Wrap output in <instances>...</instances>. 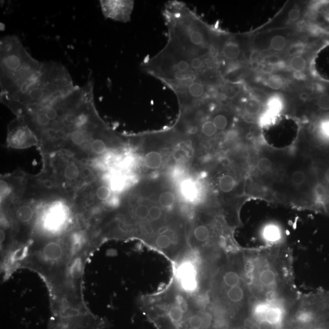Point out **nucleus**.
<instances>
[{
  "instance_id": "1",
  "label": "nucleus",
  "mask_w": 329,
  "mask_h": 329,
  "mask_svg": "<svg viewBox=\"0 0 329 329\" xmlns=\"http://www.w3.org/2000/svg\"><path fill=\"white\" fill-rule=\"evenodd\" d=\"M193 207L176 179L147 177L122 193L112 221L122 240H140L173 264L190 249L187 227Z\"/></svg>"
},
{
  "instance_id": "2",
  "label": "nucleus",
  "mask_w": 329,
  "mask_h": 329,
  "mask_svg": "<svg viewBox=\"0 0 329 329\" xmlns=\"http://www.w3.org/2000/svg\"><path fill=\"white\" fill-rule=\"evenodd\" d=\"M130 173L136 179L192 172L194 152L187 137L175 127L129 137Z\"/></svg>"
},
{
  "instance_id": "3",
  "label": "nucleus",
  "mask_w": 329,
  "mask_h": 329,
  "mask_svg": "<svg viewBox=\"0 0 329 329\" xmlns=\"http://www.w3.org/2000/svg\"><path fill=\"white\" fill-rule=\"evenodd\" d=\"M206 295L226 327L245 312L251 313L254 299L246 278L244 249L228 252L210 266Z\"/></svg>"
},
{
  "instance_id": "4",
  "label": "nucleus",
  "mask_w": 329,
  "mask_h": 329,
  "mask_svg": "<svg viewBox=\"0 0 329 329\" xmlns=\"http://www.w3.org/2000/svg\"><path fill=\"white\" fill-rule=\"evenodd\" d=\"M245 273L254 300L293 305L300 295L294 283L291 252L280 248L244 250Z\"/></svg>"
},
{
  "instance_id": "5",
  "label": "nucleus",
  "mask_w": 329,
  "mask_h": 329,
  "mask_svg": "<svg viewBox=\"0 0 329 329\" xmlns=\"http://www.w3.org/2000/svg\"><path fill=\"white\" fill-rule=\"evenodd\" d=\"M209 302L206 295L189 293L172 277L163 288L140 297V309L156 329H183Z\"/></svg>"
},
{
  "instance_id": "6",
  "label": "nucleus",
  "mask_w": 329,
  "mask_h": 329,
  "mask_svg": "<svg viewBox=\"0 0 329 329\" xmlns=\"http://www.w3.org/2000/svg\"><path fill=\"white\" fill-rule=\"evenodd\" d=\"M163 14L169 39L176 42L188 57H210L213 47L211 30L185 3L168 2Z\"/></svg>"
},
{
  "instance_id": "7",
  "label": "nucleus",
  "mask_w": 329,
  "mask_h": 329,
  "mask_svg": "<svg viewBox=\"0 0 329 329\" xmlns=\"http://www.w3.org/2000/svg\"><path fill=\"white\" fill-rule=\"evenodd\" d=\"M222 217L198 203L194 206L187 227L189 248L206 263H211L239 247L225 237Z\"/></svg>"
},
{
  "instance_id": "8",
  "label": "nucleus",
  "mask_w": 329,
  "mask_h": 329,
  "mask_svg": "<svg viewBox=\"0 0 329 329\" xmlns=\"http://www.w3.org/2000/svg\"><path fill=\"white\" fill-rule=\"evenodd\" d=\"M44 167L36 176L45 187L74 198L79 189L100 175L93 168L60 150L42 155Z\"/></svg>"
},
{
  "instance_id": "9",
  "label": "nucleus",
  "mask_w": 329,
  "mask_h": 329,
  "mask_svg": "<svg viewBox=\"0 0 329 329\" xmlns=\"http://www.w3.org/2000/svg\"><path fill=\"white\" fill-rule=\"evenodd\" d=\"M1 51L3 94L12 97L38 81L43 65L34 60L14 38L2 41Z\"/></svg>"
},
{
  "instance_id": "10",
  "label": "nucleus",
  "mask_w": 329,
  "mask_h": 329,
  "mask_svg": "<svg viewBox=\"0 0 329 329\" xmlns=\"http://www.w3.org/2000/svg\"><path fill=\"white\" fill-rule=\"evenodd\" d=\"M142 67L146 72L160 79L174 92L199 79L192 70L190 57L169 39L166 47L156 56L144 62Z\"/></svg>"
},
{
  "instance_id": "11",
  "label": "nucleus",
  "mask_w": 329,
  "mask_h": 329,
  "mask_svg": "<svg viewBox=\"0 0 329 329\" xmlns=\"http://www.w3.org/2000/svg\"><path fill=\"white\" fill-rule=\"evenodd\" d=\"M105 319L96 316L88 307H66L53 311L48 329H104Z\"/></svg>"
},
{
  "instance_id": "12",
  "label": "nucleus",
  "mask_w": 329,
  "mask_h": 329,
  "mask_svg": "<svg viewBox=\"0 0 329 329\" xmlns=\"http://www.w3.org/2000/svg\"><path fill=\"white\" fill-rule=\"evenodd\" d=\"M39 145L35 133L23 119L17 117L8 126L7 146L14 149H24Z\"/></svg>"
},
{
  "instance_id": "13",
  "label": "nucleus",
  "mask_w": 329,
  "mask_h": 329,
  "mask_svg": "<svg viewBox=\"0 0 329 329\" xmlns=\"http://www.w3.org/2000/svg\"><path fill=\"white\" fill-rule=\"evenodd\" d=\"M100 4L106 17L120 22L130 21L134 6L133 1H101Z\"/></svg>"
},
{
  "instance_id": "14",
  "label": "nucleus",
  "mask_w": 329,
  "mask_h": 329,
  "mask_svg": "<svg viewBox=\"0 0 329 329\" xmlns=\"http://www.w3.org/2000/svg\"><path fill=\"white\" fill-rule=\"evenodd\" d=\"M240 54L241 48L236 42L228 40L222 45L221 54L225 59L230 61L236 60L239 59Z\"/></svg>"
},
{
  "instance_id": "15",
  "label": "nucleus",
  "mask_w": 329,
  "mask_h": 329,
  "mask_svg": "<svg viewBox=\"0 0 329 329\" xmlns=\"http://www.w3.org/2000/svg\"><path fill=\"white\" fill-rule=\"evenodd\" d=\"M236 181L234 177L230 174L225 173L219 177L218 185L219 191L222 193L227 194L233 192L236 187Z\"/></svg>"
},
{
  "instance_id": "16",
  "label": "nucleus",
  "mask_w": 329,
  "mask_h": 329,
  "mask_svg": "<svg viewBox=\"0 0 329 329\" xmlns=\"http://www.w3.org/2000/svg\"><path fill=\"white\" fill-rule=\"evenodd\" d=\"M244 108H245L247 114L254 115L260 112L261 106L260 103L257 99L250 98L246 101Z\"/></svg>"
},
{
  "instance_id": "17",
  "label": "nucleus",
  "mask_w": 329,
  "mask_h": 329,
  "mask_svg": "<svg viewBox=\"0 0 329 329\" xmlns=\"http://www.w3.org/2000/svg\"><path fill=\"white\" fill-rule=\"evenodd\" d=\"M289 65L295 72L301 73L306 69V60L301 56H294L289 61Z\"/></svg>"
},
{
  "instance_id": "18",
  "label": "nucleus",
  "mask_w": 329,
  "mask_h": 329,
  "mask_svg": "<svg viewBox=\"0 0 329 329\" xmlns=\"http://www.w3.org/2000/svg\"><path fill=\"white\" fill-rule=\"evenodd\" d=\"M286 40L284 37L280 35L274 36L270 41V47L276 51H281L286 47Z\"/></svg>"
},
{
  "instance_id": "19",
  "label": "nucleus",
  "mask_w": 329,
  "mask_h": 329,
  "mask_svg": "<svg viewBox=\"0 0 329 329\" xmlns=\"http://www.w3.org/2000/svg\"><path fill=\"white\" fill-rule=\"evenodd\" d=\"M212 119L218 131H222L227 129L228 120L226 115L224 114H217L213 116Z\"/></svg>"
},
{
  "instance_id": "20",
  "label": "nucleus",
  "mask_w": 329,
  "mask_h": 329,
  "mask_svg": "<svg viewBox=\"0 0 329 329\" xmlns=\"http://www.w3.org/2000/svg\"><path fill=\"white\" fill-rule=\"evenodd\" d=\"M265 239L271 242H276L280 239V232L276 226H269L265 230Z\"/></svg>"
},
{
  "instance_id": "21",
  "label": "nucleus",
  "mask_w": 329,
  "mask_h": 329,
  "mask_svg": "<svg viewBox=\"0 0 329 329\" xmlns=\"http://www.w3.org/2000/svg\"><path fill=\"white\" fill-rule=\"evenodd\" d=\"M268 85L271 89L280 90L283 85V79L277 75H271L268 79Z\"/></svg>"
},
{
  "instance_id": "22",
  "label": "nucleus",
  "mask_w": 329,
  "mask_h": 329,
  "mask_svg": "<svg viewBox=\"0 0 329 329\" xmlns=\"http://www.w3.org/2000/svg\"><path fill=\"white\" fill-rule=\"evenodd\" d=\"M316 105L322 111H329V94H320L316 100Z\"/></svg>"
},
{
  "instance_id": "23",
  "label": "nucleus",
  "mask_w": 329,
  "mask_h": 329,
  "mask_svg": "<svg viewBox=\"0 0 329 329\" xmlns=\"http://www.w3.org/2000/svg\"><path fill=\"white\" fill-rule=\"evenodd\" d=\"M306 46L302 43L298 42L292 44L288 49V54L289 56H300V54L304 53Z\"/></svg>"
},
{
  "instance_id": "24",
  "label": "nucleus",
  "mask_w": 329,
  "mask_h": 329,
  "mask_svg": "<svg viewBox=\"0 0 329 329\" xmlns=\"http://www.w3.org/2000/svg\"><path fill=\"white\" fill-rule=\"evenodd\" d=\"M272 161L267 157L260 158L257 163L258 170L261 173H263L269 172L271 169H272Z\"/></svg>"
},
{
  "instance_id": "25",
  "label": "nucleus",
  "mask_w": 329,
  "mask_h": 329,
  "mask_svg": "<svg viewBox=\"0 0 329 329\" xmlns=\"http://www.w3.org/2000/svg\"><path fill=\"white\" fill-rule=\"evenodd\" d=\"M306 180V175L302 171H297L292 173L291 181L295 185H301L303 184Z\"/></svg>"
},
{
  "instance_id": "26",
  "label": "nucleus",
  "mask_w": 329,
  "mask_h": 329,
  "mask_svg": "<svg viewBox=\"0 0 329 329\" xmlns=\"http://www.w3.org/2000/svg\"><path fill=\"white\" fill-rule=\"evenodd\" d=\"M256 326L257 329H277L276 325L271 324V322L268 321L267 319H260L256 320Z\"/></svg>"
},
{
  "instance_id": "27",
  "label": "nucleus",
  "mask_w": 329,
  "mask_h": 329,
  "mask_svg": "<svg viewBox=\"0 0 329 329\" xmlns=\"http://www.w3.org/2000/svg\"><path fill=\"white\" fill-rule=\"evenodd\" d=\"M301 12L298 9L292 8L288 12V17L292 21H297L300 18Z\"/></svg>"
},
{
  "instance_id": "28",
  "label": "nucleus",
  "mask_w": 329,
  "mask_h": 329,
  "mask_svg": "<svg viewBox=\"0 0 329 329\" xmlns=\"http://www.w3.org/2000/svg\"><path fill=\"white\" fill-rule=\"evenodd\" d=\"M279 57L275 55H270V56H267L264 58V62L270 64V65L276 64L279 62Z\"/></svg>"
},
{
  "instance_id": "29",
  "label": "nucleus",
  "mask_w": 329,
  "mask_h": 329,
  "mask_svg": "<svg viewBox=\"0 0 329 329\" xmlns=\"http://www.w3.org/2000/svg\"><path fill=\"white\" fill-rule=\"evenodd\" d=\"M309 94L307 92H303L300 94V98L304 102H307L309 100Z\"/></svg>"
},
{
  "instance_id": "30",
  "label": "nucleus",
  "mask_w": 329,
  "mask_h": 329,
  "mask_svg": "<svg viewBox=\"0 0 329 329\" xmlns=\"http://www.w3.org/2000/svg\"><path fill=\"white\" fill-rule=\"evenodd\" d=\"M311 329H327V328H326L324 325L318 324L313 326V327Z\"/></svg>"
}]
</instances>
